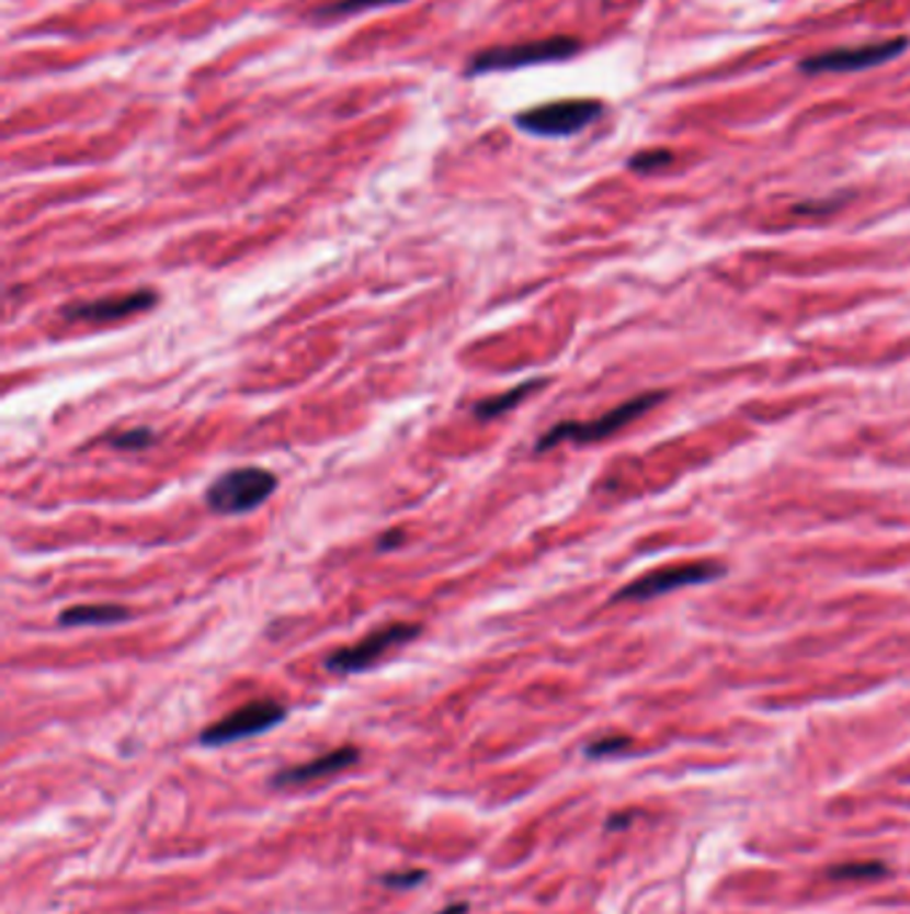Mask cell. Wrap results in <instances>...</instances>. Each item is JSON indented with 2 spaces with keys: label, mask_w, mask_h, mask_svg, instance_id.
<instances>
[{
  "label": "cell",
  "mask_w": 910,
  "mask_h": 914,
  "mask_svg": "<svg viewBox=\"0 0 910 914\" xmlns=\"http://www.w3.org/2000/svg\"><path fill=\"white\" fill-rule=\"evenodd\" d=\"M428 872H422V869H411V872H396V874H385L383 882L387 888H411V885H420L422 880H425Z\"/></svg>",
  "instance_id": "cell-16"
},
{
  "label": "cell",
  "mask_w": 910,
  "mask_h": 914,
  "mask_svg": "<svg viewBox=\"0 0 910 914\" xmlns=\"http://www.w3.org/2000/svg\"><path fill=\"white\" fill-rule=\"evenodd\" d=\"M601 113H604V104L599 100H561L519 113L515 126L521 132L537 134V137H569L593 124Z\"/></svg>",
  "instance_id": "cell-5"
},
{
  "label": "cell",
  "mask_w": 910,
  "mask_h": 914,
  "mask_svg": "<svg viewBox=\"0 0 910 914\" xmlns=\"http://www.w3.org/2000/svg\"><path fill=\"white\" fill-rule=\"evenodd\" d=\"M724 567L713 562H697V564H675V567H662L657 573L644 575V578L633 580L617 594V599H633V602H644V599L662 597V594L679 591L686 586H699V583H710L721 578Z\"/></svg>",
  "instance_id": "cell-8"
},
{
  "label": "cell",
  "mask_w": 910,
  "mask_h": 914,
  "mask_svg": "<svg viewBox=\"0 0 910 914\" xmlns=\"http://www.w3.org/2000/svg\"><path fill=\"white\" fill-rule=\"evenodd\" d=\"M673 161V156H670L668 150H647V153H638V156L630 158V169L633 171H655L660 167H666V163Z\"/></svg>",
  "instance_id": "cell-15"
},
{
  "label": "cell",
  "mask_w": 910,
  "mask_h": 914,
  "mask_svg": "<svg viewBox=\"0 0 910 914\" xmlns=\"http://www.w3.org/2000/svg\"><path fill=\"white\" fill-rule=\"evenodd\" d=\"M156 305H158V292L137 290V292L110 294V297L83 300V303L65 305V308H61V316H65L67 321L102 327V324H115V321H121V318L152 311Z\"/></svg>",
  "instance_id": "cell-9"
},
{
  "label": "cell",
  "mask_w": 910,
  "mask_h": 914,
  "mask_svg": "<svg viewBox=\"0 0 910 914\" xmlns=\"http://www.w3.org/2000/svg\"><path fill=\"white\" fill-rule=\"evenodd\" d=\"M152 441H156V433H152L150 428H128V431L115 433V437L110 439V447H113V450H123V452H137V450H145V447H150Z\"/></svg>",
  "instance_id": "cell-14"
},
{
  "label": "cell",
  "mask_w": 910,
  "mask_h": 914,
  "mask_svg": "<svg viewBox=\"0 0 910 914\" xmlns=\"http://www.w3.org/2000/svg\"><path fill=\"white\" fill-rule=\"evenodd\" d=\"M465 910H467L465 904H457V906H454V910H444V912H439V914H465Z\"/></svg>",
  "instance_id": "cell-20"
},
{
  "label": "cell",
  "mask_w": 910,
  "mask_h": 914,
  "mask_svg": "<svg viewBox=\"0 0 910 914\" xmlns=\"http://www.w3.org/2000/svg\"><path fill=\"white\" fill-rule=\"evenodd\" d=\"M910 46L908 38H889L865 43V46H846V48H830V52L815 54L798 63L804 72H860L871 70V67L887 65L891 59L900 57Z\"/></svg>",
  "instance_id": "cell-7"
},
{
  "label": "cell",
  "mask_w": 910,
  "mask_h": 914,
  "mask_svg": "<svg viewBox=\"0 0 910 914\" xmlns=\"http://www.w3.org/2000/svg\"><path fill=\"white\" fill-rule=\"evenodd\" d=\"M132 612L123 605H76L57 616L61 629H81V625H118L126 623Z\"/></svg>",
  "instance_id": "cell-11"
},
{
  "label": "cell",
  "mask_w": 910,
  "mask_h": 914,
  "mask_svg": "<svg viewBox=\"0 0 910 914\" xmlns=\"http://www.w3.org/2000/svg\"><path fill=\"white\" fill-rule=\"evenodd\" d=\"M275 489H278V478L273 471L243 465V469L225 471L208 484L206 506L219 517H241L260 508Z\"/></svg>",
  "instance_id": "cell-1"
},
{
  "label": "cell",
  "mask_w": 910,
  "mask_h": 914,
  "mask_svg": "<svg viewBox=\"0 0 910 914\" xmlns=\"http://www.w3.org/2000/svg\"><path fill=\"white\" fill-rule=\"evenodd\" d=\"M359 757L361 754L355 746L334 748V752L323 754V757H316V759H310V763L294 765V768L278 772V776L273 778V783L275 787H299V783H312V781H318V778L348 770L350 765L359 763Z\"/></svg>",
  "instance_id": "cell-10"
},
{
  "label": "cell",
  "mask_w": 910,
  "mask_h": 914,
  "mask_svg": "<svg viewBox=\"0 0 910 914\" xmlns=\"http://www.w3.org/2000/svg\"><path fill=\"white\" fill-rule=\"evenodd\" d=\"M390 3H403V0H334L331 5L318 9V16H323V20H334V16H350V14H359V11L379 9V5H390Z\"/></svg>",
  "instance_id": "cell-13"
},
{
  "label": "cell",
  "mask_w": 910,
  "mask_h": 914,
  "mask_svg": "<svg viewBox=\"0 0 910 914\" xmlns=\"http://www.w3.org/2000/svg\"><path fill=\"white\" fill-rule=\"evenodd\" d=\"M286 720L284 703L273 701V698H260V701H249L246 707L230 711L219 722L208 725L201 733L203 746H227L236 741L251 738V735H262L268 730Z\"/></svg>",
  "instance_id": "cell-6"
},
{
  "label": "cell",
  "mask_w": 910,
  "mask_h": 914,
  "mask_svg": "<svg viewBox=\"0 0 910 914\" xmlns=\"http://www.w3.org/2000/svg\"><path fill=\"white\" fill-rule=\"evenodd\" d=\"M660 402H662V394H660V391H655V394H644V396L630 398V402L619 404V407H614L612 413L595 417V420L558 422V426H553L550 431L543 433V439L537 441V447H534V450H537V452L553 450V447L564 444V441H575V444H593V441L608 439V437H614L617 431H623L625 426H630L633 420H638V417L647 413V409H651L655 404H660Z\"/></svg>",
  "instance_id": "cell-2"
},
{
  "label": "cell",
  "mask_w": 910,
  "mask_h": 914,
  "mask_svg": "<svg viewBox=\"0 0 910 914\" xmlns=\"http://www.w3.org/2000/svg\"><path fill=\"white\" fill-rule=\"evenodd\" d=\"M625 746H627L625 738H608V741H599V744H590L588 754H590V757H604V754H612V752H617V748H625Z\"/></svg>",
  "instance_id": "cell-18"
},
{
  "label": "cell",
  "mask_w": 910,
  "mask_h": 914,
  "mask_svg": "<svg viewBox=\"0 0 910 914\" xmlns=\"http://www.w3.org/2000/svg\"><path fill=\"white\" fill-rule=\"evenodd\" d=\"M545 380H526V383L515 385L513 391H505V394H497V396H489L484 398V402L473 404V415L478 417V420H494V417H502L508 415L510 409L519 407L524 398H528L537 388H543Z\"/></svg>",
  "instance_id": "cell-12"
},
{
  "label": "cell",
  "mask_w": 910,
  "mask_h": 914,
  "mask_svg": "<svg viewBox=\"0 0 910 914\" xmlns=\"http://www.w3.org/2000/svg\"><path fill=\"white\" fill-rule=\"evenodd\" d=\"M835 877H881L884 869L876 864H846V867L833 869Z\"/></svg>",
  "instance_id": "cell-17"
},
{
  "label": "cell",
  "mask_w": 910,
  "mask_h": 914,
  "mask_svg": "<svg viewBox=\"0 0 910 914\" xmlns=\"http://www.w3.org/2000/svg\"><path fill=\"white\" fill-rule=\"evenodd\" d=\"M420 634V623H387L383 629L372 631V634L364 636L361 642L348 644V647H340L337 653H331L329 658H326V668H329L331 674L366 672L368 666L383 661L387 653H393V650L401 647V644L414 642Z\"/></svg>",
  "instance_id": "cell-4"
},
{
  "label": "cell",
  "mask_w": 910,
  "mask_h": 914,
  "mask_svg": "<svg viewBox=\"0 0 910 914\" xmlns=\"http://www.w3.org/2000/svg\"><path fill=\"white\" fill-rule=\"evenodd\" d=\"M401 543H403V532L401 530H393V532H387V535L379 538L377 549L379 551H390V549H398V545H401Z\"/></svg>",
  "instance_id": "cell-19"
},
{
  "label": "cell",
  "mask_w": 910,
  "mask_h": 914,
  "mask_svg": "<svg viewBox=\"0 0 910 914\" xmlns=\"http://www.w3.org/2000/svg\"><path fill=\"white\" fill-rule=\"evenodd\" d=\"M580 52V41L569 38V35H556V38L545 41H528L515 43V46H494L478 52L470 57L467 72L473 76H484V72H502V70H521V67L545 65V63H564V59L575 57Z\"/></svg>",
  "instance_id": "cell-3"
}]
</instances>
